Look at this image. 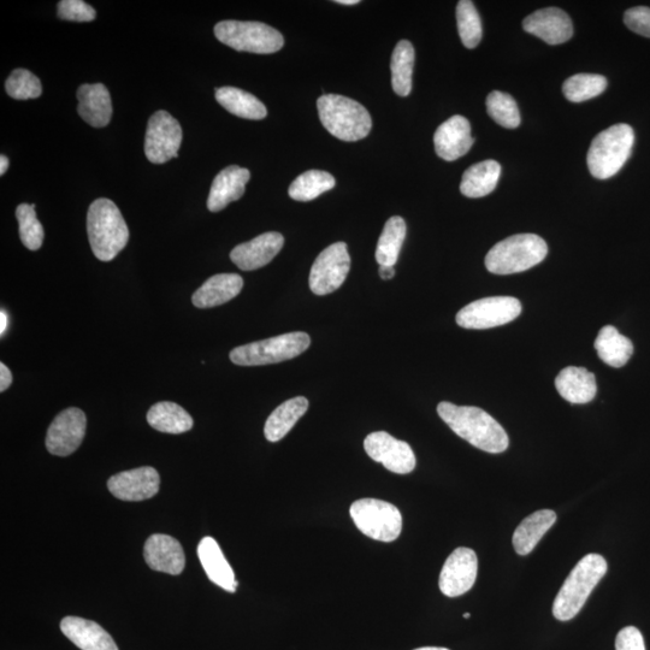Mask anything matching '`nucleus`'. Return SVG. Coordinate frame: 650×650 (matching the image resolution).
Listing matches in <instances>:
<instances>
[{
	"mask_svg": "<svg viewBox=\"0 0 650 650\" xmlns=\"http://www.w3.org/2000/svg\"><path fill=\"white\" fill-rule=\"evenodd\" d=\"M555 522H557V513L552 510L537 511L525 518L514 531L512 540L514 551L522 557L533 552Z\"/></svg>",
	"mask_w": 650,
	"mask_h": 650,
	"instance_id": "obj_27",
	"label": "nucleus"
},
{
	"mask_svg": "<svg viewBox=\"0 0 650 650\" xmlns=\"http://www.w3.org/2000/svg\"><path fill=\"white\" fill-rule=\"evenodd\" d=\"M61 630L81 650H118L109 632L92 620L65 617L61 622Z\"/></svg>",
	"mask_w": 650,
	"mask_h": 650,
	"instance_id": "obj_22",
	"label": "nucleus"
},
{
	"mask_svg": "<svg viewBox=\"0 0 650 650\" xmlns=\"http://www.w3.org/2000/svg\"><path fill=\"white\" fill-rule=\"evenodd\" d=\"M335 183L334 176L327 171L309 170L293 181L288 189V194L297 202H311L319 195L333 189Z\"/></svg>",
	"mask_w": 650,
	"mask_h": 650,
	"instance_id": "obj_35",
	"label": "nucleus"
},
{
	"mask_svg": "<svg viewBox=\"0 0 650 650\" xmlns=\"http://www.w3.org/2000/svg\"><path fill=\"white\" fill-rule=\"evenodd\" d=\"M364 448L374 462L394 474L407 475L416 468V455L409 443L395 439L386 431H376L366 437Z\"/></svg>",
	"mask_w": 650,
	"mask_h": 650,
	"instance_id": "obj_13",
	"label": "nucleus"
},
{
	"mask_svg": "<svg viewBox=\"0 0 650 650\" xmlns=\"http://www.w3.org/2000/svg\"><path fill=\"white\" fill-rule=\"evenodd\" d=\"M415 58V49H413L410 41H399L393 52L390 70H392L393 90L400 97H407L412 91V74Z\"/></svg>",
	"mask_w": 650,
	"mask_h": 650,
	"instance_id": "obj_34",
	"label": "nucleus"
},
{
	"mask_svg": "<svg viewBox=\"0 0 650 650\" xmlns=\"http://www.w3.org/2000/svg\"><path fill=\"white\" fill-rule=\"evenodd\" d=\"M216 99L230 114L246 120L258 121L268 116L267 108L259 99L239 88H217Z\"/></svg>",
	"mask_w": 650,
	"mask_h": 650,
	"instance_id": "obj_32",
	"label": "nucleus"
},
{
	"mask_svg": "<svg viewBox=\"0 0 650 650\" xmlns=\"http://www.w3.org/2000/svg\"><path fill=\"white\" fill-rule=\"evenodd\" d=\"M440 418L455 434L481 451L505 452L510 439L498 421L486 411L474 406H457L443 401L437 406Z\"/></svg>",
	"mask_w": 650,
	"mask_h": 650,
	"instance_id": "obj_1",
	"label": "nucleus"
},
{
	"mask_svg": "<svg viewBox=\"0 0 650 650\" xmlns=\"http://www.w3.org/2000/svg\"><path fill=\"white\" fill-rule=\"evenodd\" d=\"M78 112L94 128L108 126L112 116L111 97L103 84L82 85L78 90Z\"/></svg>",
	"mask_w": 650,
	"mask_h": 650,
	"instance_id": "obj_25",
	"label": "nucleus"
},
{
	"mask_svg": "<svg viewBox=\"0 0 650 650\" xmlns=\"http://www.w3.org/2000/svg\"><path fill=\"white\" fill-rule=\"evenodd\" d=\"M595 350L602 362L612 368H622L632 357L634 345L630 339L620 334L617 328L606 325L595 340Z\"/></svg>",
	"mask_w": 650,
	"mask_h": 650,
	"instance_id": "obj_30",
	"label": "nucleus"
},
{
	"mask_svg": "<svg viewBox=\"0 0 650 650\" xmlns=\"http://www.w3.org/2000/svg\"><path fill=\"white\" fill-rule=\"evenodd\" d=\"M488 115L507 129L518 128L520 114L516 100L510 94L494 91L487 98Z\"/></svg>",
	"mask_w": 650,
	"mask_h": 650,
	"instance_id": "obj_38",
	"label": "nucleus"
},
{
	"mask_svg": "<svg viewBox=\"0 0 650 650\" xmlns=\"http://www.w3.org/2000/svg\"><path fill=\"white\" fill-rule=\"evenodd\" d=\"M406 238V223L403 218H389L378 240L375 257L380 267H394L399 259L401 247Z\"/></svg>",
	"mask_w": 650,
	"mask_h": 650,
	"instance_id": "obj_33",
	"label": "nucleus"
},
{
	"mask_svg": "<svg viewBox=\"0 0 650 650\" xmlns=\"http://www.w3.org/2000/svg\"><path fill=\"white\" fill-rule=\"evenodd\" d=\"M415 650H449L447 648H441V647H423V648H418Z\"/></svg>",
	"mask_w": 650,
	"mask_h": 650,
	"instance_id": "obj_49",
	"label": "nucleus"
},
{
	"mask_svg": "<svg viewBox=\"0 0 650 650\" xmlns=\"http://www.w3.org/2000/svg\"><path fill=\"white\" fill-rule=\"evenodd\" d=\"M317 109L324 128L342 141L362 140L371 132L369 111L356 100L339 94H324L317 100Z\"/></svg>",
	"mask_w": 650,
	"mask_h": 650,
	"instance_id": "obj_4",
	"label": "nucleus"
},
{
	"mask_svg": "<svg viewBox=\"0 0 650 650\" xmlns=\"http://www.w3.org/2000/svg\"><path fill=\"white\" fill-rule=\"evenodd\" d=\"M7 328H8V315L7 313L4 312V310H2V312H0V334H2V336L4 335L5 330H7Z\"/></svg>",
	"mask_w": 650,
	"mask_h": 650,
	"instance_id": "obj_46",
	"label": "nucleus"
},
{
	"mask_svg": "<svg viewBox=\"0 0 650 650\" xmlns=\"http://www.w3.org/2000/svg\"><path fill=\"white\" fill-rule=\"evenodd\" d=\"M13 383V375L7 365L0 364V392H5Z\"/></svg>",
	"mask_w": 650,
	"mask_h": 650,
	"instance_id": "obj_44",
	"label": "nucleus"
},
{
	"mask_svg": "<svg viewBox=\"0 0 650 650\" xmlns=\"http://www.w3.org/2000/svg\"><path fill=\"white\" fill-rule=\"evenodd\" d=\"M283 245L285 238L282 234L265 233L236 246L230 253V259L240 270H257L268 265L280 253Z\"/></svg>",
	"mask_w": 650,
	"mask_h": 650,
	"instance_id": "obj_18",
	"label": "nucleus"
},
{
	"mask_svg": "<svg viewBox=\"0 0 650 650\" xmlns=\"http://www.w3.org/2000/svg\"><path fill=\"white\" fill-rule=\"evenodd\" d=\"M310 345L311 339L306 333H288L236 347L230 352L229 358L240 366L277 364L299 357Z\"/></svg>",
	"mask_w": 650,
	"mask_h": 650,
	"instance_id": "obj_7",
	"label": "nucleus"
},
{
	"mask_svg": "<svg viewBox=\"0 0 650 650\" xmlns=\"http://www.w3.org/2000/svg\"><path fill=\"white\" fill-rule=\"evenodd\" d=\"M555 388L561 398L571 404H588L598 393L595 375L584 368L569 366L555 378Z\"/></svg>",
	"mask_w": 650,
	"mask_h": 650,
	"instance_id": "obj_23",
	"label": "nucleus"
},
{
	"mask_svg": "<svg viewBox=\"0 0 650 650\" xmlns=\"http://www.w3.org/2000/svg\"><path fill=\"white\" fill-rule=\"evenodd\" d=\"M616 650H646L641 631L635 626L620 630L616 638Z\"/></svg>",
	"mask_w": 650,
	"mask_h": 650,
	"instance_id": "obj_43",
	"label": "nucleus"
},
{
	"mask_svg": "<svg viewBox=\"0 0 650 650\" xmlns=\"http://www.w3.org/2000/svg\"><path fill=\"white\" fill-rule=\"evenodd\" d=\"M350 513L360 533L372 540L393 542L403 531V516L387 501L360 499L353 502Z\"/></svg>",
	"mask_w": 650,
	"mask_h": 650,
	"instance_id": "obj_9",
	"label": "nucleus"
},
{
	"mask_svg": "<svg viewBox=\"0 0 650 650\" xmlns=\"http://www.w3.org/2000/svg\"><path fill=\"white\" fill-rule=\"evenodd\" d=\"M88 239L94 256L102 262L115 259L129 240V229L116 204L100 198L93 202L87 215Z\"/></svg>",
	"mask_w": 650,
	"mask_h": 650,
	"instance_id": "obj_2",
	"label": "nucleus"
},
{
	"mask_svg": "<svg viewBox=\"0 0 650 650\" xmlns=\"http://www.w3.org/2000/svg\"><path fill=\"white\" fill-rule=\"evenodd\" d=\"M474 143L470 122L464 116L457 115L449 118L437 128L434 135L437 156L447 162L464 157Z\"/></svg>",
	"mask_w": 650,
	"mask_h": 650,
	"instance_id": "obj_17",
	"label": "nucleus"
},
{
	"mask_svg": "<svg viewBox=\"0 0 650 650\" xmlns=\"http://www.w3.org/2000/svg\"><path fill=\"white\" fill-rule=\"evenodd\" d=\"M57 14L59 19L74 22H91L97 16L96 10L82 0H62L58 3Z\"/></svg>",
	"mask_w": 650,
	"mask_h": 650,
	"instance_id": "obj_41",
	"label": "nucleus"
},
{
	"mask_svg": "<svg viewBox=\"0 0 650 650\" xmlns=\"http://www.w3.org/2000/svg\"><path fill=\"white\" fill-rule=\"evenodd\" d=\"M182 128L169 112L159 110L147 124L145 155L151 163L164 164L179 156Z\"/></svg>",
	"mask_w": 650,
	"mask_h": 650,
	"instance_id": "obj_12",
	"label": "nucleus"
},
{
	"mask_svg": "<svg viewBox=\"0 0 650 650\" xmlns=\"http://www.w3.org/2000/svg\"><path fill=\"white\" fill-rule=\"evenodd\" d=\"M336 3L342 5H356L359 3V0H336Z\"/></svg>",
	"mask_w": 650,
	"mask_h": 650,
	"instance_id": "obj_48",
	"label": "nucleus"
},
{
	"mask_svg": "<svg viewBox=\"0 0 650 650\" xmlns=\"http://www.w3.org/2000/svg\"><path fill=\"white\" fill-rule=\"evenodd\" d=\"M520 313H522V304L516 298H484L460 310L457 323L459 327L465 329H490L513 322Z\"/></svg>",
	"mask_w": 650,
	"mask_h": 650,
	"instance_id": "obj_10",
	"label": "nucleus"
},
{
	"mask_svg": "<svg viewBox=\"0 0 650 650\" xmlns=\"http://www.w3.org/2000/svg\"><path fill=\"white\" fill-rule=\"evenodd\" d=\"M624 22L630 31L650 38V8L636 7L626 11Z\"/></svg>",
	"mask_w": 650,
	"mask_h": 650,
	"instance_id": "obj_42",
	"label": "nucleus"
},
{
	"mask_svg": "<svg viewBox=\"0 0 650 650\" xmlns=\"http://www.w3.org/2000/svg\"><path fill=\"white\" fill-rule=\"evenodd\" d=\"M548 253L546 241L535 234L510 236L496 244L486 257L489 273L512 275L523 273L545 260Z\"/></svg>",
	"mask_w": 650,
	"mask_h": 650,
	"instance_id": "obj_5",
	"label": "nucleus"
},
{
	"mask_svg": "<svg viewBox=\"0 0 650 650\" xmlns=\"http://www.w3.org/2000/svg\"><path fill=\"white\" fill-rule=\"evenodd\" d=\"M478 559L475 551L460 547L449 555L442 567L439 587L448 598H458L474 587L477 578Z\"/></svg>",
	"mask_w": 650,
	"mask_h": 650,
	"instance_id": "obj_15",
	"label": "nucleus"
},
{
	"mask_svg": "<svg viewBox=\"0 0 650 650\" xmlns=\"http://www.w3.org/2000/svg\"><path fill=\"white\" fill-rule=\"evenodd\" d=\"M17 221L20 226L22 244L28 250L37 251L44 242V227L35 214V205L21 204L16 209Z\"/></svg>",
	"mask_w": 650,
	"mask_h": 650,
	"instance_id": "obj_39",
	"label": "nucleus"
},
{
	"mask_svg": "<svg viewBox=\"0 0 650 650\" xmlns=\"http://www.w3.org/2000/svg\"><path fill=\"white\" fill-rule=\"evenodd\" d=\"M309 409V400L297 397L285 401L271 413L265 423L264 435L270 442H279L294 428Z\"/></svg>",
	"mask_w": 650,
	"mask_h": 650,
	"instance_id": "obj_29",
	"label": "nucleus"
},
{
	"mask_svg": "<svg viewBox=\"0 0 650 650\" xmlns=\"http://www.w3.org/2000/svg\"><path fill=\"white\" fill-rule=\"evenodd\" d=\"M470 617H471V614H470V613H465V614H464V618H465V619H469Z\"/></svg>",
	"mask_w": 650,
	"mask_h": 650,
	"instance_id": "obj_50",
	"label": "nucleus"
},
{
	"mask_svg": "<svg viewBox=\"0 0 650 650\" xmlns=\"http://www.w3.org/2000/svg\"><path fill=\"white\" fill-rule=\"evenodd\" d=\"M147 422L153 429L167 434H183L193 428V418L180 405L162 401L147 412Z\"/></svg>",
	"mask_w": 650,
	"mask_h": 650,
	"instance_id": "obj_31",
	"label": "nucleus"
},
{
	"mask_svg": "<svg viewBox=\"0 0 650 650\" xmlns=\"http://www.w3.org/2000/svg\"><path fill=\"white\" fill-rule=\"evenodd\" d=\"M244 287V280L236 274H218L210 277L193 294L192 303L198 309H210L228 303L238 297Z\"/></svg>",
	"mask_w": 650,
	"mask_h": 650,
	"instance_id": "obj_26",
	"label": "nucleus"
},
{
	"mask_svg": "<svg viewBox=\"0 0 650 650\" xmlns=\"http://www.w3.org/2000/svg\"><path fill=\"white\" fill-rule=\"evenodd\" d=\"M87 419L76 407L59 413L46 435V448L53 455L68 457L81 446L86 434Z\"/></svg>",
	"mask_w": 650,
	"mask_h": 650,
	"instance_id": "obj_14",
	"label": "nucleus"
},
{
	"mask_svg": "<svg viewBox=\"0 0 650 650\" xmlns=\"http://www.w3.org/2000/svg\"><path fill=\"white\" fill-rule=\"evenodd\" d=\"M144 557L150 569L179 576L185 569L186 557L181 543L174 537L156 534L145 543Z\"/></svg>",
	"mask_w": 650,
	"mask_h": 650,
	"instance_id": "obj_20",
	"label": "nucleus"
},
{
	"mask_svg": "<svg viewBox=\"0 0 650 650\" xmlns=\"http://www.w3.org/2000/svg\"><path fill=\"white\" fill-rule=\"evenodd\" d=\"M457 22L460 39L468 49H475L482 40V22L475 4L462 0L457 7Z\"/></svg>",
	"mask_w": 650,
	"mask_h": 650,
	"instance_id": "obj_37",
	"label": "nucleus"
},
{
	"mask_svg": "<svg viewBox=\"0 0 650 650\" xmlns=\"http://www.w3.org/2000/svg\"><path fill=\"white\" fill-rule=\"evenodd\" d=\"M215 35L222 44L236 51L258 55H270L285 45L282 34L262 22L222 21L217 23Z\"/></svg>",
	"mask_w": 650,
	"mask_h": 650,
	"instance_id": "obj_8",
	"label": "nucleus"
},
{
	"mask_svg": "<svg viewBox=\"0 0 650 650\" xmlns=\"http://www.w3.org/2000/svg\"><path fill=\"white\" fill-rule=\"evenodd\" d=\"M351 269V257L345 242H336L319 254L310 273L312 293L328 295L344 285Z\"/></svg>",
	"mask_w": 650,
	"mask_h": 650,
	"instance_id": "obj_11",
	"label": "nucleus"
},
{
	"mask_svg": "<svg viewBox=\"0 0 650 650\" xmlns=\"http://www.w3.org/2000/svg\"><path fill=\"white\" fill-rule=\"evenodd\" d=\"M608 570L607 561L599 554H588L573 567L553 604V616L560 622H567L581 612Z\"/></svg>",
	"mask_w": 650,
	"mask_h": 650,
	"instance_id": "obj_3",
	"label": "nucleus"
},
{
	"mask_svg": "<svg viewBox=\"0 0 650 650\" xmlns=\"http://www.w3.org/2000/svg\"><path fill=\"white\" fill-rule=\"evenodd\" d=\"M5 90L16 100L37 99L43 93V87L38 76L26 69H16L9 76Z\"/></svg>",
	"mask_w": 650,
	"mask_h": 650,
	"instance_id": "obj_40",
	"label": "nucleus"
},
{
	"mask_svg": "<svg viewBox=\"0 0 650 650\" xmlns=\"http://www.w3.org/2000/svg\"><path fill=\"white\" fill-rule=\"evenodd\" d=\"M9 168V159L5 156L0 157V175L7 173Z\"/></svg>",
	"mask_w": 650,
	"mask_h": 650,
	"instance_id": "obj_47",
	"label": "nucleus"
},
{
	"mask_svg": "<svg viewBox=\"0 0 650 650\" xmlns=\"http://www.w3.org/2000/svg\"><path fill=\"white\" fill-rule=\"evenodd\" d=\"M635 133L629 124L619 123L596 135L587 163L595 179L607 180L619 173L631 156Z\"/></svg>",
	"mask_w": 650,
	"mask_h": 650,
	"instance_id": "obj_6",
	"label": "nucleus"
},
{
	"mask_svg": "<svg viewBox=\"0 0 650 650\" xmlns=\"http://www.w3.org/2000/svg\"><path fill=\"white\" fill-rule=\"evenodd\" d=\"M380 276L382 280H392L395 276L394 267H380Z\"/></svg>",
	"mask_w": 650,
	"mask_h": 650,
	"instance_id": "obj_45",
	"label": "nucleus"
},
{
	"mask_svg": "<svg viewBox=\"0 0 650 650\" xmlns=\"http://www.w3.org/2000/svg\"><path fill=\"white\" fill-rule=\"evenodd\" d=\"M524 31L535 35L549 45H560L572 38L573 26L570 16L558 8L535 11L523 22Z\"/></svg>",
	"mask_w": 650,
	"mask_h": 650,
	"instance_id": "obj_19",
	"label": "nucleus"
},
{
	"mask_svg": "<svg viewBox=\"0 0 650 650\" xmlns=\"http://www.w3.org/2000/svg\"><path fill=\"white\" fill-rule=\"evenodd\" d=\"M501 176V165L488 159L472 165L465 171L460 183V192L468 198H483L492 193Z\"/></svg>",
	"mask_w": 650,
	"mask_h": 650,
	"instance_id": "obj_28",
	"label": "nucleus"
},
{
	"mask_svg": "<svg viewBox=\"0 0 650 650\" xmlns=\"http://www.w3.org/2000/svg\"><path fill=\"white\" fill-rule=\"evenodd\" d=\"M161 477L150 466L120 472L108 481L110 493L122 501H144L159 492Z\"/></svg>",
	"mask_w": 650,
	"mask_h": 650,
	"instance_id": "obj_16",
	"label": "nucleus"
},
{
	"mask_svg": "<svg viewBox=\"0 0 650 650\" xmlns=\"http://www.w3.org/2000/svg\"><path fill=\"white\" fill-rule=\"evenodd\" d=\"M198 557L212 583L229 593L236 592L238 582H236L232 566L229 565L221 547L212 537H204L200 541Z\"/></svg>",
	"mask_w": 650,
	"mask_h": 650,
	"instance_id": "obj_24",
	"label": "nucleus"
},
{
	"mask_svg": "<svg viewBox=\"0 0 650 650\" xmlns=\"http://www.w3.org/2000/svg\"><path fill=\"white\" fill-rule=\"evenodd\" d=\"M251 173L245 168L228 167L215 177L210 189L208 209L218 212L226 209L230 203L239 200L246 191Z\"/></svg>",
	"mask_w": 650,
	"mask_h": 650,
	"instance_id": "obj_21",
	"label": "nucleus"
},
{
	"mask_svg": "<svg viewBox=\"0 0 650 650\" xmlns=\"http://www.w3.org/2000/svg\"><path fill=\"white\" fill-rule=\"evenodd\" d=\"M607 79L598 74H577L565 81L564 96L572 103L587 102L600 96L607 88Z\"/></svg>",
	"mask_w": 650,
	"mask_h": 650,
	"instance_id": "obj_36",
	"label": "nucleus"
}]
</instances>
